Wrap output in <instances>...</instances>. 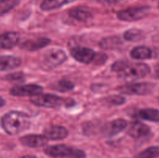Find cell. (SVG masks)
I'll return each instance as SVG.
<instances>
[{
	"instance_id": "ac0fdd59",
	"label": "cell",
	"mask_w": 159,
	"mask_h": 158,
	"mask_svg": "<svg viewBox=\"0 0 159 158\" xmlns=\"http://www.w3.org/2000/svg\"><path fill=\"white\" fill-rule=\"evenodd\" d=\"M130 57L135 60H146L153 57V52L148 46H138L131 50Z\"/></svg>"
},
{
	"instance_id": "d6a6232c",
	"label": "cell",
	"mask_w": 159,
	"mask_h": 158,
	"mask_svg": "<svg viewBox=\"0 0 159 158\" xmlns=\"http://www.w3.org/2000/svg\"><path fill=\"white\" fill-rule=\"evenodd\" d=\"M20 158H37V156H34V155H25V156H21Z\"/></svg>"
},
{
	"instance_id": "cb8c5ba5",
	"label": "cell",
	"mask_w": 159,
	"mask_h": 158,
	"mask_svg": "<svg viewBox=\"0 0 159 158\" xmlns=\"http://www.w3.org/2000/svg\"><path fill=\"white\" fill-rule=\"evenodd\" d=\"M159 156V146H152L140 152L135 158H155Z\"/></svg>"
},
{
	"instance_id": "8992f818",
	"label": "cell",
	"mask_w": 159,
	"mask_h": 158,
	"mask_svg": "<svg viewBox=\"0 0 159 158\" xmlns=\"http://www.w3.org/2000/svg\"><path fill=\"white\" fill-rule=\"evenodd\" d=\"M30 102L34 105L43 108H56L63 105L65 100L60 96L52 94H39L30 98Z\"/></svg>"
},
{
	"instance_id": "1f68e13d",
	"label": "cell",
	"mask_w": 159,
	"mask_h": 158,
	"mask_svg": "<svg viewBox=\"0 0 159 158\" xmlns=\"http://www.w3.org/2000/svg\"><path fill=\"white\" fill-rule=\"evenodd\" d=\"M5 104H6V101L4 100V99H3V98H2L1 96H0V108H2V107L4 106Z\"/></svg>"
},
{
	"instance_id": "7402d4cb",
	"label": "cell",
	"mask_w": 159,
	"mask_h": 158,
	"mask_svg": "<svg viewBox=\"0 0 159 158\" xmlns=\"http://www.w3.org/2000/svg\"><path fill=\"white\" fill-rule=\"evenodd\" d=\"M124 40L130 42H138L142 40V31L138 29H129L124 33Z\"/></svg>"
},
{
	"instance_id": "4fadbf2b",
	"label": "cell",
	"mask_w": 159,
	"mask_h": 158,
	"mask_svg": "<svg viewBox=\"0 0 159 158\" xmlns=\"http://www.w3.org/2000/svg\"><path fill=\"white\" fill-rule=\"evenodd\" d=\"M20 36L16 32H6L0 34V49H12L20 42Z\"/></svg>"
},
{
	"instance_id": "8fae6325",
	"label": "cell",
	"mask_w": 159,
	"mask_h": 158,
	"mask_svg": "<svg viewBox=\"0 0 159 158\" xmlns=\"http://www.w3.org/2000/svg\"><path fill=\"white\" fill-rule=\"evenodd\" d=\"M48 139L44 135L29 134L20 138V142L25 147L30 148H40L44 147L48 143Z\"/></svg>"
},
{
	"instance_id": "d4e9b609",
	"label": "cell",
	"mask_w": 159,
	"mask_h": 158,
	"mask_svg": "<svg viewBox=\"0 0 159 158\" xmlns=\"http://www.w3.org/2000/svg\"><path fill=\"white\" fill-rule=\"evenodd\" d=\"M18 4V0H8V1L0 2V15L7 13Z\"/></svg>"
},
{
	"instance_id": "3957f363",
	"label": "cell",
	"mask_w": 159,
	"mask_h": 158,
	"mask_svg": "<svg viewBox=\"0 0 159 158\" xmlns=\"http://www.w3.org/2000/svg\"><path fill=\"white\" fill-rule=\"evenodd\" d=\"M44 153L53 158H85L86 154L82 150L75 149L65 144H57L47 147Z\"/></svg>"
},
{
	"instance_id": "7a4b0ae2",
	"label": "cell",
	"mask_w": 159,
	"mask_h": 158,
	"mask_svg": "<svg viewBox=\"0 0 159 158\" xmlns=\"http://www.w3.org/2000/svg\"><path fill=\"white\" fill-rule=\"evenodd\" d=\"M151 72L150 67L144 63H129L125 68L118 73V77L125 81H134L145 77Z\"/></svg>"
},
{
	"instance_id": "4316f807",
	"label": "cell",
	"mask_w": 159,
	"mask_h": 158,
	"mask_svg": "<svg viewBox=\"0 0 159 158\" xmlns=\"http://www.w3.org/2000/svg\"><path fill=\"white\" fill-rule=\"evenodd\" d=\"M128 64L129 62L125 61V60H118V61H116L115 63L113 64V65L111 66V70L118 74L121 71H123Z\"/></svg>"
},
{
	"instance_id": "52a82bcc",
	"label": "cell",
	"mask_w": 159,
	"mask_h": 158,
	"mask_svg": "<svg viewBox=\"0 0 159 158\" xmlns=\"http://www.w3.org/2000/svg\"><path fill=\"white\" fill-rule=\"evenodd\" d=\"M155 85L150 82H139L131 85H123L118 88L120 92L126 94L134 95H146L153 91Z\"/></svg>"
},
{
	"instance_id": "f1b7e54d",
	"label": "cell",
	"mask_w": 159,
	"mask_h": 158,
	"mask_svg": "<svg viewBox=\"0 0 159 158\" xmlns=\"http://www.w3.org/2000/svg\"><path fill=\"white\" fill-rule=\"evenodd\" d=\"M23 75L21 73H15V74H9L6 77V78H8V80H20V79L23 78Z\"/></svg>"
},
{
	"instance_id": "e0dca14e",
	"label": "cell",
	"mask_w": 159,
	"mask_h": 158,
	"mask_svg": "<svg viewBox=\"0 0 159 158\" xmlns=\"http://www.w3.org/2000/svg\"><path fill=\"white\" fill-rule=\"evenodd\" d=\"M68 15L80 22H88L93 18V13L86 7H76L70 9Z\"/></svg>"
},
{
	"instance_id": "e575fe53",
	"label": "cell",
	"mask_w": 159,
	"mask_h": 158,
	"mask_svg": "<svg viewBox=\"0 0 159 158\" xmlns=\"http://www.w3.org/2000/svg\"><path fill=\"white\" fill-rule=\"evenodd\" d=\"M158 7H159V3H158Z\"/></svg>"
},
{
	"instance_id": "ba28073f",
	"label": "cell",
	"mask_w": 159,
	"mask_h": 158,
	"mask_svg": "<svg viewBox=\"0 0 159 158\" xmlns=\"http://www.w3.org/2000/svg\"><path fill=\"white\" fill-rule=\"evenodd\" d=\"M43 88L40 85L29 84L25 85H16L12 87L9 91L10 94L17 97H25V96H30L33 97L37 94H41Z\"/></svg>"
},
{
	"instance_id": "6da1fadb",
	"label": "cell",
	"mask_w": 159,
	"mask_h": 158,
	"mask_svg": "<svg viewBox=\"0 0 159 158\" xmlns=\"http://www.w3.org/2000/svg\"><path fill=\"white\" fill-rule=\"evenodd\" d=\"M30 116L23 112H9L1 119L2 128L10 136L20 134L26 131L30 126Z\"/></svg>"
},
{
	"instance_id": "603a6c76",
	"label": "cell",
	"mask_w": 159,
	"mask_h": 158,
	"mask_svg": "<svg viewBox=\"0 0 159 158\" xmlns=\"http://www.w3.org/2000/svg\"><path fill=\"white\" fill-rule=\"evenodd\" d=\"M75 85L68 79H61L54 85V89L61 92H67L74 89Z\"/></svg>"
},
{
	"instance_id": "30bf717a",
	"label": "cell",
	"mask_w": 159,
	"mask_h": 158,
	"mask_svg": "<svg viewBox=\"0 0 159 158\" xmlns=\"http://www.w3.org/2000/svg\"><path fill=\"white\" fill-rule=\"evenodd\" d=\"M127 122L124 119H117L109 122L102 128V134L105 137H113L125 129Z\"/></svg>"
},
{
	"instance_id": "2e32d148",
	"label": "cell",
	"mask_w": 159,
	"mask_h": 158,
	"mask_svg": "<svg viewBox=\"0 0 159 158\" xmlns=\"http://www.w3.org/2000/svg\"><path fill=\"white\" fill-rule=\"evenodd\" d=\"M21 59L14 56H0V71L15 69L21 64Z\"/></svg>"
},
{
	"instance_id": "7c38bea8",
	"label": "cell",
	"mask_w": 159,
	"mask_h": 158,
	"mask_svg": "<svg viewBox=\"0 0 159 158\" xmlns=\"http://www.w3.org/2000/svg\"><path fill=\"white\" fill-rule=\"evenodd\" d=\"M43 135L48 140H61L68 136V131L61 125H51L45 129Z\"/></svg>"
},
{
	"instance_id": "484cf974",
	"label": "cell",
	"mask_w": 159,
	"mask_h": 158,
	"mask_svg": "<svg viewBox=\"0 0 159 158\" xmlns=\"http://www.w3.org/2000/svg\"><path fill=\"white\" fill-rule=\"evenodd\" d=\"M105 102L107 104H109L111 106H116V105H121L124 104L126 102L125 98L120 95H111L107 97L105 99Z\"/></svg>"
},
{
	"instance_id": "9c48e42d",
	"label": "cell",
	"mask_w": 159,
	"mask_h": 158,
	"mask_svg": "<svg viewBox=\"0 0 159 158\" xmlns=\"http://www.w3.org/2000/svg\"><path fill=\"white\" fill-rule=\"evenodd\" d=\"M71 57L82 64H90L94 60L96 53L93 50L83 46H75L70 50Z\"/></svg>"
},
{
	"instance_id": "9a60e30c",
	"label": "cell",
	"mask_w": 159,
	"mask_h": 158,
	"mask_svg": "<svg viewBox=\"0 0 159 158\" xmlns=\"http://www.w3.org/2000/svg\"><path fill=\"white\" fill-rule=\"evenodd\" d=\"M127 133L131 137L134 139H139L148 136L150 133V128L146 124L135 121L130 125Z\"/></svg>"
},
{
	"instance_id": "4dcf8cb0",
	"label": "cell",
	"mask_w": 159,
	"mask_h": 158,
	"mask_svg": "<svg viewBox=\"0 0 159 158\" xmlns=\"http://www.w3.org/2000/svg\"><path fill=\"white\" fill-rule=\"evenodd\" d=\"M154 76H155L156 78L159 79V64L155 66V71H154Z\"/></svg>"
},
{
	"instance_id": "5b68a950",
	"label": "cell",
	"mask_w": 159,
	"mask_h": 158,
	"mask_svg": "<svg viewBox=\"0 0 159 158\" xmlns=\"http://www.w3.org/2000/svg\"><path fill=\"white\" fill-rule=\"evenodd\" d=\"M149 6H137L123 9L116 13V17L121 21L134 22L145 18L149 14Z\"/></svg>"
},
{
	"instance_id": "836d02e7",
	"label": "cell",
	"mask_w": 159,
	"mask_h": 158,
	"mask_svg": "<svg viewBox=\"0 0 159 158\" xmlns=\"http://www.w3.org/2000/svg\"><path fill=\"white\" fill-rule=\"evenodd\" d=\"M3 1H8V0H0V2H3Z\"/></svg>"
},
{
	"instance_id": "f546056e",
	"label": "cell",
	"mask_w": 159,
	"mask_h": 158,
	"mask_svg": "<svg viewBox=\"0 0 159 158\" xmlns=\"http://www.w3.org/2000/svg\"><path fill=\"white\" fill-rule=\"evenodd\" d=\"M98 2H100L102 4H105V5H113V4H116V3L119 2H120L121 0H96Z\"/></svg>"
},
{
	"instance_id": "83f0119b",
	"label": "cell",
	"mask_w": 159,
	"mask_h": 158,
	"mask_svg": "<svg viewBox=\"0 0 159 158\" xmlns=\"http://www.w3.org/2000/svg\"><path fill=\"white\" fill-rule=\"evenodd\" d=\"M107 59V56L105 54H103V53H99V54H97V53H96L93 61H95V63H96V64H102L105 63Z\"/></svg>"
},
{
	"instance_id": "d6986e66",
	"label": "cell",
	"mask_w": 159,
	"mask_h": 158,
	"mask_svg": "<svg viewBox=\"0 0 159 158\" xmlns=\"http://www.w3.org/2000/svg\"><path fill=\"white\" fill-rule=\"evenodd\" d=\"M75 1L77 0H43L40 4V8L43 11H51Z\"/></svg>"
},
{
	"instance_id": "ffe728a7",
	"label": "cell",
	"mask_w": 159,
	"mask_h": 158,
	"mask_svg": "<svg viewBox=\"0 0 159 158\" xmlns=\"http://www.w3.org/2000/svg\"><path fill=\"white\" fill-rule=\"evenodd\" d=\"M138 117L150 122H159V109L156 108H143L138 112Z\"/></svg>"
},
{
	"instance_id": "44dd1931",
	"label": "cell",
	"mask_w": 159,
	"mask_h": 158,
	"mask_svg": "<svg viewBox=\"0 0 159 158\" xmlns=\"http://www.w3.org/2000/svg\"><path fill=\"white\" fill-rule=\"evenodd\" d=\"M121 40L117 37H109L103 38L100 41L101 47L106 50H113L117 49L121 45Z\"/></svg>"
},
{
	"instance_id": "5bb4252c",
	"label": "cell",
	"mask_w": 159,
	"mask_h": 158,
	"mask_svg": "<svg viewBox=\"0 0 159 158\" xmlns=\"http://www.w3.org/2000/svg\"><path fill=\"white\" fill-rule=\"evenodd\" d=\"M51 43V40L46 37H39V38L27 40L20 45V47L28 51H35L45 47Z\"/></svg>"
},
{
	"instance_id": "277c9868",
	"label": "cell",
	"mask_w": 159,
	"mask_h": 158,
	"mask_svg": "<svg viewBox=\"0 0 159 158\" xmlns=\"http://www.w3.org/2000/svg\"><path fill=\"white\" fill-rule=\"evenodd\" d=\"M67 60V54L58 48H51L43 54L40 65L43 71H51Z\"/></svg>"
}]
</instances>
